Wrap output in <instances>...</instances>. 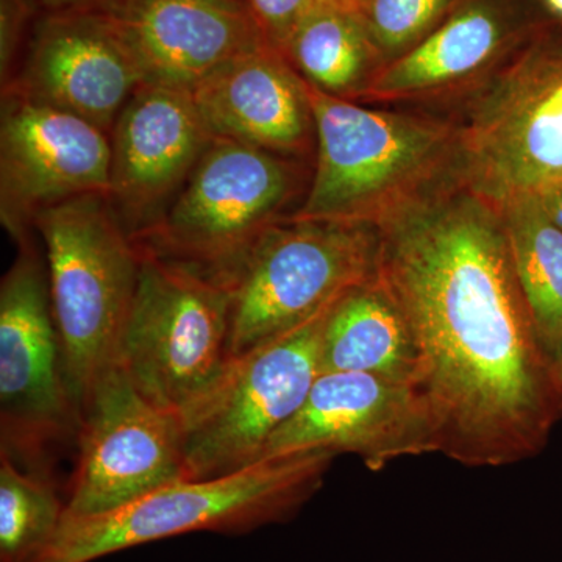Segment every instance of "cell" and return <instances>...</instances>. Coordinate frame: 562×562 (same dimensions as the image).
Masks as SVG:
<instances>
[{
    "label": "cell",
    "instance_id": "7",
    "mask_svg": "<svg viewBox=\"0 0 562 562\" xmlns=\"http://www.w3.org/2000/svg\"><path fill=\"white\" fill-rule=\"evenodd\" d=\"M0 283V454L54 479L61 450L77 447L83 420L52 312L46 260L31 238Z\"/></svg>",
    "mask_w": 562,
    "mask_h": 562
},
{
    "label": "cell",
    "instance_id": "5",
    "mask_svg": "<svg viewBox=\"0 0 562 562\" xmlns=\"http://www.w3.org/2000/svg\"><path fill=\"white\" fill-rule=\"evenodd\" d=\"M447 113L473 191L502 203L562 183V24L542 25Z\"/></svg>",
    "mask_w": 562,
    "mask_h": 562
},
{
    "label": "cell",
    "instance_id": "15",
    "mask_svg": "<svg viewBox=\"0 0 562 562\" xmlns=\"http://www.w3.org/2000/svg\"><path fill=\"white\" fill-rule=\"evenodd\" d=\"M214 136L191 92L143 83L111 132L109 201L136 238L171 205Z\"/></svg>",
    "mask_w": 562,
    "mask_h": 562
},
{
    "label": "cell",
    "instance_id": "28",
    "mask_svg": "<svg viewBox=\"0 0 562 562\" xmlns=\"http://www.w3.org/2000/svg\"><path fill=\"white\" fill-rule=\"evenodd\" d=\"M539 2L550 20L562 24V0H539Z\"/></svg>",
    "mask_w": 562,
    "mask_h": 562
},
{
    "label": "cell",
    "instance_id": "4",
    "mask_svg": "<svg viewBox=\"0 0 562 562\" xmlns=\"http://www.w3.org/2000/svg\"><path fill=\"white\" fill-rule=\"evenodd\" d=\"M312 176L306 161L214 138L160 220L133 241L231 290L262 235L305 199Z\"/></svg>",
    "mask_w": 562,
    "mask_h": 562
},
{
    "label": "cell",
    "instance_id": "6",
    "mask_svg": "<svg viewBox=\"0 0 562 562\" xmlns=\"http://www.w3.org/2000/svg\"><path fill=\"white\" fill-rule=\"evenodd\" d=\"M44 243L52 312L81 405L117 364L138 286L140 255L102 194L80 195L33 221Z\"/></svg>",
    "mask_w": 562,
    "mask_h": 562
},
{
    "label": "cell",
    "instance_id": "10",
    "mask_svg": "<svg viewBox=\"0 0 562 562\" xmlns=\"http://www.w3.org/2000/svg\"><path fill=\"white\" fill-rule=\"evenodd\" d=\"M138 250V286L117 364L147 401L180 413L227 364L231 290Z\"/></svg>",
    "mask_w": 562,
    "mask_h": 562
},
{
    "label": "cell",
    "instance_id": "1",
    "mask_svg": "<svg viewBox=\"0 0 562 562\" xmlns=\"http://www.w3.org/2000/svg\"><path fill=\"white\" fill-rule=\"evenodd\" d=\"M379 228L376 273L412 330L439 453L502 468L542 452L562 392L497 203L460 181Z\"/></svg>",
    "mask_w": 562,
    "mask_h": 562
},
{
    "label": "cell",
    "instance_id": "29",
    "mask_svg": "<svg viewBox=\"0 0 562 562\" xmlns=\"http://www.w3.org/2000/svg\"><path fill=\"white\" fill-rule=\"evenodd\" d=\"M317 2L335 7V9L358 11V0H317Z\"/></svg>",
    "mask_w": 562,
    "mask_h": 562
},
{
    "label": "cell",
    "instance_id": "23",
    "mask_svg": "<svg viewBox=\"0 0 562 562\" xmlns=\"http://www.w3.org/2000/svg\"><path fill=\"white\" fill-rule=\"evenodd\" d=\"M458 0H358L383 66L416 47L443 21Z\"/></svg>",
    "mask_w": 562,
    "mask_h": 562
},
{
    "label": "cell",
    "instance_id": "26",
    "mask_svg": "<svg viewBox=\"0 0 562 562\" xmlns=\"http://www.w3.org/2000/svg\"><path fill=\"white\" fill-rule=\"evenodd\" d=\"M47 13H109L122 0H33Z\"/></svg>",
    "mask_w": 562,
    "mask_h": 562
},
{
    "label": "cell",
    "instance_id": "30",
    "mask_svg": "<svg viewBox=\"0 0 562 562\" xmlns=\"http://www.w3.org/2000/svg\"><path fill=\"white\" fill-rule=\"evenodd\" d=\"M557 372H558V380H560V386H561V392H562V346H561L560 351H558Z\"/></svg>",
    "mask_w": 562,
    "mask_h": 562
},
{
    "label": "cell",
    "instance_id": "19",
    "mask_svg": "<svg viewBox=\"0 0 562 562\" xmlns=\"http://www.w3.org/2000/svg\"><path fill=\"white\" fill-rule=\"evenodd\" d=\"M322 372H361L417 386L412 330L379 273L338 299L325 325Z\"/></svg>",
    "mask_w": 562,
    "mask_h": 562
},
{
    "label": "cell",
    "instance_id": "16",
    "mask_svg": "<svg viewBox=\"0 0 562 562\" xmlns=\"http://www.w3.org/2000/svg\"><path fill=\"white\" fill-rule=\"evenodd\" d=\"M143 72L105 13H47L36 24L13 90L85 117L111 136Z\"/></svg>",
    "mask_w": 562,
    "mask_h": 562
},
{
    "label": "cell",
    "instance_id": "17",
    "mask_svg": "<svg viewBox=\"0 0 562 562\" xmlns=\"http://www.w3.org/2000/svg\"><path fill=\"white\" fill-rule=\"evenodd\" d=\"M146 83L191 92L271 43L249 0H122L109 13Z\"/></svg>",
    "mask_w": 562,
    "mask_h": 562
},
{
    "label": "cell",
    "instance_id": "22",
    "mask_svg": "<svg viewBox=\"0 0 562 562\" xmlns=\"http://www.w3.org/2000/svg\"><path fill=\"white\" fill-rule=\"evenodd\" d=\"M55 480L21 471L0 454V560L32 562L65 517Z\"/></svg>",
    "mask_w": 562,
    "mask_h": 562
},
{
    "label": "cell",
    "instance_id": "3",
    "mask_svg": "<svg viewBox=\"0 0 562 562\" xmlns=\"http://www.w3.org/2000/svg\"><path fill=\"white\" fill-rule=\"evenodd\" d=\"M335 457L328 450L283 454L220 479L181 480L98 516L65 513L32 562H91L187 532H244L277 522L319 490Z\"/></svg>",
    "mask_w": 562,
    "mask_h": 562
},
{
    "label": "cell",
    "instance_id": "27",
    "mask_svg": "<svg viewBox=\"0 0 562 562\" xmlns=\"http://www.w3.org/2000/svg\"><path fill=\"white\" fill-rule=\"evenodd\" d=\"M535 195L549 220L562 231V183L546 188V190L536 192Z\"/></svg>",
    "mask_w": 562,
    "mask_h": 562
},
{
    "label": "cell",
    "instance_id": "21",
    "mask_svg": "<svg viewBox=\"0 0 562 562\" xmlns=\"http://www.w3.org/2000/svg\"><path fill=\"white\" fill-rule=\"evenodd\" d=\"M517 279L543 347L557 362L562 346V231L535 194L497 203Z\"/></svg>",
    "mask_w": 562,
    "mask_h": 562
},
{
    "label": "cell",
    "instance_id": "11",
    "mask_svg": "<svg viewBox=\"0 0 562 562\" xmlns=\"http://www.w3.org/2000/svg\"><path fill=\"white\" fill-rule=\"evenodd\" d=\"M69 516H98L187 480L179 414L147 401L120 364L83 403Z\"/></svg>",
    "mask_w": 562,
    "mask_h": 562
},
{
    "label": "cell",
    "instance_id": "2",
    "mask_svg": "<svg viewBox=\"0 0 562 562\" xmlns=\"http://www.w3.org/2000/svg\"><path fill=\"white\" fill-rule=\"evenodd\" d=\"M305 90L316 122V157L308 191L291 217L379 227L464 181L452 114L368 109L306 80Z\"/></svg>",
    "mask_w": 562,
    "mask_h": 562
},
{
    "label": "cell",
    "instance_id": "8",
    "mask_svg": "<svg viewBox=\"0 0 562 562\" xmlns=\"http://www.w3.org/2000/svg\"><path fill=\"white\" fill-rule=\"evenodd\" d=\"M336 302L231 358L216 380L177 413L187 480L220 479L261 461L269 439L297 414L321 375L322 339Z\"/></svg>",
    "mask_w": 562,
    "mask_h": 562
},
{
    "label": "cell",
    "instance_id": "14",
    "mask_svg": "<svg viewBox=\"0 0 562 562\" xmlns=\"http://www.w3.org/2000/svg\"><path fill=\"white\" fill-rule=\"evenodd\" d=\"M550 21L539 0H458L427 38L379 69L357 103L449 109Z\"/></svg>",
    "mask_w": 562,
    "mask_h": 562
},
{
    "label": "cell",
    "instance_id": "18",
    "mask_svg": "<svg viewBox=\"0 0 562 562\" xmlns=\"http://www.w3.org/2000/svg\"><path fill=\"white\" fill-rule=\"evenodd\" d=\"M214 138L281 157H316V122L305 80L272 43L214 72L191 91Z\"/></svg>",
    "mask_w": 562,
    "mask_h": 562
},
{
    "label": "cell",
    "instance_id": "25",
    "mask_svg": "<svg viewBox=\"0 0 562 562\" xmlns=\"http://www.w3.org/2000/svg\"><path fill=\"white\" fill-rule=\"evenodd\" d=\"M33 0H0V72L2 87L13 77L14 58L25 24L31 20Z\"/></svg>",
    "mask_w": 562,
    "mask_h": 562
},
{
    "label": "cell",
    "instance_id": "20",
    "mask_svg": "<svg viewBox=\"0 0 562 562\" xmlns=\"http://www.w3.org/2000/svg\"><path fill=\"white\" fill-rule=\"evenodd\" d=\"M284 57L317 90L357 102L383 66L358 11L314 2L295 25Z\"/></svg>",
    "mask_w": 562,
    "mask_h": 562
},
{
    "label": "cell",
    "instance_id": "13",
    "mask_svg": "<svg viewBox=\"0 0 562 562\" xmlns=\"http://www.w3.org/2000/svg\"><path fill=\"white\" fill-rule=\"evenodd\" d=\"M310 450L351 453L371 471L441 452L438 425L414 384L361 372H321L297 414L269 439L262 460Z\"/></svg>",
    "mask_w": 562,
    "mask_h": 562
},
{
    "label": "cell",
    "instance_id": "12",
    "mask_svg": "<svg viewBox=\"0 0 562 562\" xmlns=\"http://www.w3.org/2000/svg\"><path fill=\"white\" fill-rule=\"evenodd\" d=\"M111 136L50 103L2 90L0 221L14 241L31 238L33 221L57 203L109 198Z\"/></svg>",
    "mask_w": 562,
    "mask_h": 562
},
{
    "label": "cell",
    "instance_id": "9",
    "mask_svg": "<svg viewBox=\"0 0 562 562\" xmlns=\"http://www.w3.org/2000/svg\"><path fill=\"white\" fill-rule=\"evenodd\" d=\"M380 228L295 220L269 228L231 288L228 360L308 321L379 268Z\"/></svg>",
    "mask_w": 562,
    "mask_h": 562
},
{
    "label": "cell",
    "instance_id": "24",
    "mask_svg": "<svg viewBox=\"0 0 562 562\" xmlns=\"http://www.w3.org/2000/svg\"><path fill=\"white\" fill-rule=\"evenodd\" d=\"M314 2L316 0H249L266 36L280 50L286 46L295 25Z\"/></svg>",
    "mask_w": 562,
    "mask_h": 562
}]
</instances>
